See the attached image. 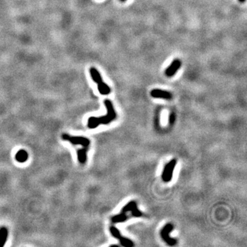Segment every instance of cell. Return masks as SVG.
<instances>
[{"instance_id":"2e32d148","label":"cell","mask_w":247,"mask_h":247,"mask_svg":"<svg viewBox=\"0 0 247 247\" xmlns=\"http://www.w3.org/2000/svg\"><path fill=\"white\" fill-rule=\"evenodd\" d=\"M121 1H122V2H124V1H127V0H120Z\"/></svg>"},{"instance_id":"ba28073f","label":"cell","mask_w":247,"mask_h":247,"mask_svg":"<svg viewBox=\"0 0 247 247\" xmlns=\"http://www.w3.org/2000/svg\"><path fill=\"white\" fill-rule=\"evenodd\" d=\"M181 61L179 59H174L172 61V63L169 65L168 67L165 69V73L167 77H172L174 75L176 74V72L178 71V70L180 69V67H181Z\"/></svg>"},{"instance_id":"8992f818","label":"cell","mask_w":247,"mask_h":247,"mask_svg":"<svg viewBox=\"0 0 247 247\" xmlns=\"http://www.w3.org/2000/svg\"><path fill=\"white\" fill-rule=\"evenodd\" d=\"M110 232H111V235H112L115 238L119 240L120 244L124 247H133L134 246V243L132 240H129L127 237H124L121 235L120 231L118 228L114 226H111L109 229Z\"/></svg>"},{"instance_id":"9c48e42d","label":"cell","mask_w":247,"mask_h":247,"mask_svg":"<svg viewBox=\"0 0 247 247\" xmlns=\"http://www.w3.org/2000/svg\"><path fill=\"white\" fill-rule=\"evenodd\" d=\"M150 95L152 98H162L164 100H169L172 99L173 95L170 92L164 91V90L155 89H153L150 92Z\"/></svg>"},{"instance_id":"6da1fadb","label":"cell","mask_w":247,"mask_h":247,"mask_svg":"<svg viewBox=\"0 0 247 247\" xmlns=\"http://www.w3.org/2000/svg\"><path fill=\"white\" fill-rule=\"evenodd\" d=\"M104 103L106 108L107 113L106 115L102 117H90L88 119L87 122V126L89 129H95L101 124L107 125L116 119L117 113L115 112L114 107H113L112 102L109 100H105Z\"/></svg>"},{"instance_id":"9a60e30c","label":"cell","mask_w":247,"mask_h":247,"mask_svg":"<svg viewBox=\"0 0 247 247\" xmlns=\"http://www.w3.org/2000/svg\"><path fill=\"white\" fill-rule=\"evenodd\" d=\"M111 246H115V247H118V245H111Z\"/></svg>"},{"instance_id":"8fae6325","label":"cell","mask_w":247,"mask_h":247,"mask_svg":"<svg viewBox=\"0 0 247 247\" xmlns=\"http://www.w3.org/2000/svg\"><path fill=\"white\" fill-rule=\"evenodd\" d=\"M28 153L25 150H20L15 154V159L19 163H24L28 159Z\"/></svg>"},{"instance_id":"277c9868","label":"cell","mask_w":247,"mask_h":247,"mask_svg":"<svg viewBox=\"0 0 247 247\" xmlns=\"http://www.w3.org/2000/svg\"><path fill=\"white\" fill-rule=\"evenodd\" d=\"M177 161L175 159H173L170 161L168 162L164 167L163 172H162V179L165 183L170 182L172 179L173 172H174V167H176Z\"/></svg>"},{"instance_id":"30bf717a","label":"cell","mask_w":247,"mask_h":247,"mask_svg":"<svg viewBox=\"0 0 247 247\" xmlns=\"http://www.w3.org/2000/svg\"><path fill=\"white\" fill-rule=\"evenodd\" d=\"M88 148H82V149L78 150H77V156H78V161L81 164H84L86 163V159H87V155H86V152H87Z\"/></svg>"},{"instance_id":"7a4b0ae2","label":"cell","mask_w":247,"mask_h":247,"mask_svg":"<svg viewBox=\"0 0 247 247\" xmlns=\"http://www.w3.org/2000/svg\"><path fill=\"white\" fill-rule=\"evenodd\" d=\"M89 71L91 78L93 79V81H95V83L98 84L99 92L102 95H109L111 93V88L102 80V78L98 70L95 69V67H91L90 68Z\"/></svg>"},{"instance_id":"52a82bcc","label":"cell","mask_w":247,"mask_h":247,"mask_svg":"<svg viewBox=\"0 0 247 247\" xmlns=\"http://www.w3.org/2000/svg\"><path fill=\"white\" fill-rule=\"evenodd\" d=\"M128 212H131L132 217H141L143 216V214L138 210L137 205L135 201H131L126 205L123 208H122L121 213L123 214H127Z\"/></svg>"},{"instance_id":"3957f363","label":"cell","mask_w":247,"mask_h":247,"mask_svg":"<svg viewBox=\"0 0 247 247\" xmlns=\"http://www.w3.org/2000/svg\"><path fill=\"white\" fill-rule=\"evenodd\" d=\"M62 139L65 141L69 142L73 145H80L82 148H88L91 143L89 139L82 136H72L68 134H63L62 135Z\"/></svg>"},{"instance_id":"4fadbf2b","label":"cell","mask_w":247,"mask_h":247,"mask_svg":"<svg viewBox=\"0 0 247 247\" xmlns=\"http://www.w3.org/2000/svg\"><path fill=\"white\" fill-rule=\"evenodd\" d=\"M174 121H175V115H174V113H172V114L169 115V124H173L174 122Z\"/></svg>"},{"instance_id":"7c38bea8","label":"cell","mask_w":247,"mask_h":247,"mask_svg":"<svg viewBox=\"0 0 247 247\" xmlns=\"http://www.w3.org/2000/svg\"><path fill=\"white\" fill-rule=\"evenodd\" d=\"M8 231L7 228L3 227L0 228V247H2L6 243L8 240Z\"/></svg>"},{"instance_id":"5bb4252c","label":"cell","mask_w":247,"mask_h":247,"mask_svg":"<svg viewBox=\"0 0 247 247\" xmlns=\"http://www.w3.org/2000/svg\"><path fill=\"white\" fill-rule=\"evenodd\" d=\"M245 1H246V0H239L240 2H242H242H244Z\"/></svg>"},{"instance_id":"5b68a950","label":"cell","mask_w":247,"mask_h":247,"mask_svg":"<svg viewBox=\"0 0 247 247\" xmlns=\"http://www.w3.org/2000/svg\"><path fill=\"white\" fill-rule=\"evenodd\" d=\"M173 229H174L173 225L171 223H167L163 227V229L161 230V232H160V235H161L162 239L169 246H174L177 243L176 240L172 238L169 235V233L172 231Z\"/></svg>"}]
</instances>
